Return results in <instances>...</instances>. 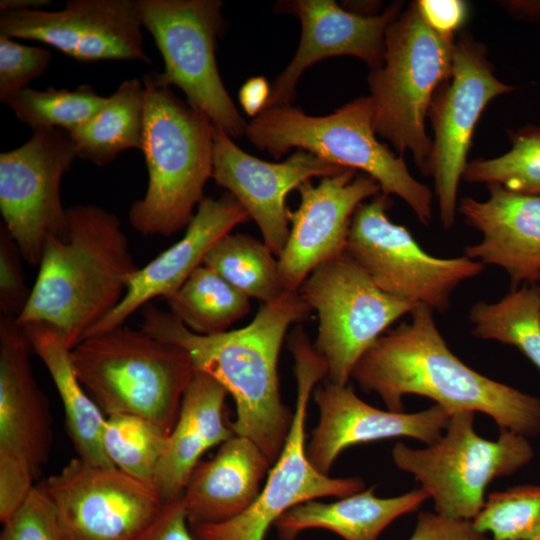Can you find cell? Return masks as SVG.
<instances>
[{
    "mask_svg": "<svg viewBox=\"0 0 540 540\" xmlns=\"http://www.w3.org/2000/svg\"><path fill=\"white\" fill-rule=\"evenodd\" d=\"M311 311L298 291H284L263 304L245 327L199 335L169 311L149 303L141 309L140 329L182 347L195 371L226 389L236 408L235 435L254 442L274 464L293 420L281 400L278 357L289 327L308 319Z\"/></svg>",
    "mask_w": 540,
    "mask_h": 540,
    "instance_id": "1",
    "label": "cell"
},
{
    "mask_svg": "<svg viewBox=\"0 0 540 540\" xmlns=\"http://www.w3.org/2000/svg\"><path fill=\"white\" fill-rule=\"evenodd\" d=\"M353 378L376 393L387 410L404 412L403 397H427L451 415L490 416L501 430L527 438L540 434V398L493 380L466 365L448 347L433 310L419 304L411 320L388 330L355 365Z\"/></svg>",
    "mask_w": 540,
    "mask_h": 540,
    "instance_id": "2",
    "label": "cell"
},
{
    "mask_svg": "<svg viewBox=\"0 0 540 540\" xmlns=\"http://www.w3.org/2000/svg\"><path fill=\"white\" fill-rule=\"evenodd\" d=\"M64 238L49 236L20 324L43 323L71 350L123 299L138 270L117 216L93 204L67 209Z\"/></svg>",
    "mask_w": 540,
    "mask_h": 540,
    "instance_id": "3",
    "label": "cell"
},
{
    "mask_svg": "<svg viewBox=\"0 0 540 540\" xmlns=\"http://www.w3.org/2000/svg\"><path fill=\"white\" fill-rule=\"evenodd\" d=\"M143 140L148 185L129 210L131 226L144 236L169 237L186 228L213 175L214 124L169 87L143 77Z\"/></svg>",
    "mask_w": 540,
    "mask_h": 540,
    "instance_id": "4",
    "label": "cell"
},
{
    "mask_svg": "<svg viewBox=\"0 0 540 540\" xmlns=\"http://www.w3.org/2000/svg\"><path fill=\"white\" fill-rule=\"evenodd\" d=\"M260 151L279 159L291 148L311 152L336 165L372 177L381 193L400 197L420 223L432 221V192L410 173L402 155L376 138L370 96L354 99L324 116L306 114L292 104L263 109L245 134Z\"/></svg>",
    "mask_w": 540,
    "mask_h": 540,
    "instance_id": "5",
    "label": "cell"
},
{
    "mask_svg": "<svg viewBox=\"0 0 540 540\" xmlns=\"http://www.w3.org/2000/svg\"><path fill=\"white\" fill-rule=\"evenodd\" d=\"M75 373L105 416L146 418L168 434L195 369L182 347L118 326L71 349Z\"/></svg>",
    "mask_w": 540,
    "mask_h": 540,
    "instance_id": "6",
    "label": "cell"
},
{
    "mask_svg": "<svg viewBox=\"0 0 540 540\" xmlns=\"http://www.w3.org/2000/svg\"><path fill=\"white\" fill-rule=\"evenodd\" d=\"M454 46V37L431 29L413 2L388 26L384 62L368 75L376 134L401 155L411 152L424 175L432 148L426 118L436 90L452 75Z\"/></svg>",
    "mask_w": 540,
    "mask_h": 540,
    "instance_id": "7",
    "label": "cell"
},
{
    "mask_svg": "<svg viewBox=\"0 0 540 540\" xmlns=\"http://www.w3.org/2000/svg\"><path fill=\"white\" fill-rule=\"evenodd\" d=\"M288 347L294 359L297 394L284 446L254 502L231 519L189 524L196 540H263L268 528L291 508L365 489L360 478H331L310 462L305 439L307 408L315 385L327 376V366L300 326L289 335Z\"/></svg>",
    "mask_w": 540,
    "mask_h": 540,
    "instance_id": "8",
    "label": "cell"
},
{
    "mask_svg": "<svg viewBox=\"0 0 540 540\" xmlns=\"http://www.w3.org/2000/svg\"><path fill=\"white\" fill-rule=\"evenodd\" d=\"M475 412L450 416L442 436L421 449L398 442L395 465L410 473L444 517L472 521L485 503V490L495 478L510 476L534 457L529 438L501 430L496 440L479 436Z\"/></svg>",
    "mask_w": 540,
    "mask_h": 540,
    "instance_id": "9",
    "label": "cell"
},
{
    "mask_svg": "<svg viewBox=\"0 0 540 540\" xmlns=\"http://www.w3.org/2000/svg\"><path fill=\"white\" fill-rule=\"evenodd\" d=\"M143 27L162 55L164 71L151 74L161 87L181 89L187 103L231 138L245 134L244 121L220 77L217 38L225 28L220 0H138Z\"/></svg>",
    "mask_w": 540,
    "mask_h": 540,
    "instance_id": "10",
    "label": "cell"
},
{
    "mask_svg": "<svg viewBox=\"0 0 540 540\" xmlns=\"http://www.w3.org/2000/svg\"><path fill=\"white\" fill-rule=\"evenodd\" d=\"M298 293L318 315L313 346L327 366L326 381L343 386L387 328L419 305L379 289L346 252L314 269Z\"/></svg>",
    "mask_w": 540,
    "mask_h": 540,
    "instance_id": "11",
    "label": "cell"
},
{
    "mask_svg": "<svg viewBox=\"0 0 540 540\" xmlns=\"http://www.w3.org/2000/svg\"><path fill=\"white\" fill-rule=\"evenodd\" d=\"M383 193L362 203L349 228L345 252L382 291L445 312L455 289L484 269L466 256L438 258L422 249L410 231L387 216Z\"/></svg>",
    "mask_w": 540,
    "mask_h": 540,
    "instance_id": "12",
    "label": "cell"
},
{
    "mask_svg": "<svg viewBox=\"0 0 540 540\" xmlns=\"http://www.w3.org/2000/svg\"><path fill=\"white\" fill-rule=\"evenodd\" d=\"M76 157L69 133L60 128L36 130L25 144L0 154L2 224L31 265H39L49 236L66 234L61 182Z\"/></svg>",
    "mask_w": 540,
    "mask_h": 540,
    "instance_id": "13",
    "label": "cell"
},
{
    "mask_svg": "<svg viewBox=\"0 0 540 540\" xmlns=\"http://www.w3.org/2000/svg\"><path fill=\"white\" fill-rule=\"evenodd\" d=\"M513 90L495 77L485 48L462 34L454 46L452 75L436 90L428 111L434 139L426 175L434 179L446 230L455 223L458 185L468 164L475 126L494 98Z\"/></svg>",
    "mask_w": 540,
    "mask_h": 540,
    "instance_id": "14",
    "label": "cell"
},
{
    "mask_svg": "<svg viewBox=\"0 0 540 540\" xmlns=\"http://www.w3.org/2000/svg\"><path fill=\"white\" fill-rule=\"evenodd\" d=\"M38 486L54 507L60 540H133L164 505L152 486L78 457Z\"/></svg>",
    "mask_w": 540,
    "mask_h": 540,
    "instance_id": "15",
    "label": "cell"
},
{
    "mask_svg": "<svg viewBox=\"0 0 540 540\" xmlns=\"http://www.w3.org/2000/svg\"><path fill=\"white\" fill-rule=\"evenodd\" d=\"M138 0H70L60 11L1 13L0 35L40 41L82 62L151 63L143 49Z\"/></svg>",
    "mask_w": 540,
    "mask_h": 540,
    "instance_id": "16",
    "label": "cell"
},
{
    "mask_svg": "<svg viewBox=\"0 0 540 540\" xmlns=\"http://www.w3.org/2000/svg\"><path fill=\"white\" fill-rule=\"evenodd\" d=\"M296 190L300 203L289 211L291 228L277 259L285 291H298L314 269L345 252L355 211L381 193L372 177L352 168L323 177L317 185L306 181Z\"/></svg>",
    "mask_w": 540,
    "mask_h": 540,
    "instance_id": "17",
    "label": "cell"
},
{
    "mask_svg": "<svg viewBox=\"0 0 540 540\" xmlns=\"http://www.w3.org/2000/svg\"><path fill=\"white\" fill-rule=\"evenodd\" d=\"M346 169L299 149L283 162L264 161L243 151L222 129L214 128L212 178L239 201L277 257L289 235L288 193L314 177L333 176Z\"/></svg>",
    "mask_w": 540,
    "mask_h": 540,
    "instance_id": "18",
    "label": "cell"
},
{
    "mask_svg": "<svg viewBox=\"0 0 540 540\" xmlns=\"http://www.w3.org/2000/svg\"><path fill=\"white\" fill-rule=\"evenodd\" d=\"M401 7L397 2L382 13L364 16L334 0L278 1L274 11L296 17L301 23V38L294 57L274 80L264 109L292 104L304 71L323 59L348 55L361 59L371 70L381 67L385 33L401 14Z\"/></svg>",
    "mask_w": 540,
    "mask_h": 540,
    "instance_id": "19",
    "label": "cell"
},
{
    "mask_svg": "<svg viewBox=\"0 0 540 540\" xmlns=\"http://www.w3.org/2000/svg\"><path fill=\"white\" fill-rule=\"evenodd\" d=\"M313 399L319 420L306 451L327 475L339 454L359 443L409 437L430 445L442 436L451 416L437 404L416 413L381 410L361 400L352 386L328 381L313 391Z\"/></svg>",
    "mask_w": 540,
    "mask_h": 540,
    "instance_id": "20",
    "label": "cell"
},
{
    "mask_svg": "<svg viewBox=\"0 0 540 540\" xmlns=\"http://www.w3.org/2000/svg\"><path fill=\"white\" fill-rule=\"evenodd\" d=\"M249 219L246 210L229 192L217 199L205 197L183 237L144 267L138 268L118 306L92 327L84 338L121 326L154 298H165L174 293L203 264L205 256L218 240Z\"/></svg>",
    "mask_w": 540,
    "mask_h": 540,
    "instance_id": "21",
    "label": "cell"
},
{
    "mask_svg": "<svg viewBox=\"0 0 540 540\" xmlns=\"http://www.w3.org/2000/svg\"><path fill=\"white\" fill-rule=\"evenodd\" d=\"M33 347L16 318L0 316V454L25 461L35 478L48 461L53 421L32 371Z\"/></svg>",
    "mask_w": 540,
    "mask_h": 540,
    "instance_id": "22",
    "label": "cell"
},
{
    "mask_svg": "<svg viewBox=\"0 0 540 540\" xmlns=\"http://www.w3.org/2000/svg\"><path fill=\"white\" fill-rule=\"evenodd\" d=\"M489 197L460 200L464 221L482 235V240L464 248V256L483 265L501 267L512 289L521 282L540 278V196L488 184Z\"/></svg>",
    "mask_w": 540,
    "mask_h": 540,
    "instance_id": "23",
    "label": "cell"
},
{
    "mask_svg": "<svg viewBox=\"0 0 540 540\" xmlns=\"http://www.w3.org/2000/svg\"><path fill=\"white\" fill-rule=\"evenodd\" d=\"M227 394L214 378L195 371L154 475L153 487L164 503L181 499L206 451L235 436L225 416Z\"/></svg>",
    "mask_w": 540,
    "mask_h": 540,
    "instance_id": "24",
    "label": "cell"
},
{
    "mask_svg": "<svg viewBox=\"0 0 540 540\" xmlns=\"http://www.w3.org/2000/svg\"><path fill=\"white\" fill-rule=\"evenodd\" d=\"M271 462L251 440L233 436L200 462L181 497L189 524L216 523L244 512L257 498Z\"/></svg>",
    "mask_w": 540,
    "mask_h": 540,
    "instance_id": "25",
    "label": "cell"
},
{
    "mask_svg": "<svg viewBox=\"0 0 540 540\" xmlns=\"http://www.w3.org/2000/svg\"><path fill=\"white\" fill-rule=\"evenodd\" d=\"M376 487L323 503L311 500L286 511L274 523L279 537L294 540L308 529H325L344 540H377L396 518L417 510L429 496L423 489L380 498Z\"/></svg>",
    "mask_w": 540,
    "mask_h": 540,
    "instance_id": "26",
    "label": "cell"
},
{
    "mask_svg": "<svg viewBox=\"0 0 540 540\" xmlns=\"http://www.w3.org/2000/svg\"><path fill=\"white\" fill-rule=\"evenodd\" d=\"M20 325L30 339L33 352L46 366L62 400L67 431L77 457L89 464L114 467L102 446L106 416L78 379L71 350L58 332L46 324Z\"/></svg>",
    "mask_w": 540,
    "mask_h": 540,
    "instance_id": "27",
    "label": "cell"
},
{
    "mask_svg": "<svg viewBox=\"0 0 540 540\" xmlns=\"http://www.w3.org/2000/svg\"><path fill=\"white\" fill-rule=\"evenodd\" d=\"M144 105L143 82H122L92 118L68 132L77 157L104 166L124 150H141Z\"/></svg>",
    "mask_w": 540,
    "mask_h": 540,
    "instance_id": "28",
    "label": "cell"
},
{
    "mask_svg": "<svg viewBox=\"0 0 540 540\" xmlns=\"http://www.w3.org/2000/svg\"><path fill=\"white\" fill-rule=\"evenodd\" d=\"M164 300L169 312L199 335L226 332L250 311V298L203 264Z\"/></svg>",
    "mask_w": 540,
    "mask_h": 540,
    "instance_id": "29",
    "label": "cell"
},
{
    "mask_svg": "<svg viewBox=\"0 0 540 540\" xmlns=\"http://www.w3.org/2000/svg\"><path fill=\"white\" fill-rule=\"evenodd\" d=\"M472 334L512 345L540 371V291L536 284L512 289L497 302L478 301L469 312Z\"/></svg>",
    "mask_w": 540,
    "mask_h": 540,
    "instance_id": "30",
    "label": "cell"
},
{
    "mask_svg": "<svg viewBox=\"0 0 540 540\" xmlns=\"http://www.w3.org/2000/svg\"><path fill=\"white\" fill-rule=\"evenodd\" d=\"M229 284L249 298L267 304L278 298L282 287L278 260L262 241L243 233L226 234L204 258Z\"/></svg>",
    "mask_w": 540,
    "mask_h": 540,
    "instance_id": "31",
    "label": "cell"
},
{
    "mask_svg": "<svg viewBox=\"0 0 540 540\" xmlns=\"http://www.w3.org/2000/svg\"><path fill=\"white\" fill-rule=\"evenodd\" d=\"M168 435L146 418L115 414L106 417L102 446L115 468L153 487Z\"/></svg>",
    "mask_w": 540,
    "mask_h": 540,
    "instance_id": "32",
    "label": "cell"
},
{
    "mask_svg": "<svg viewBox=\"0 0 540 540\" xmlns=\"http://www.w3.org/2000/svg\"><path fill=\"white\" fill-rule=\"evenodd\" d=\"M107 102L89 85L76 90L23 88L4 101L17 119L34 131L60 128L67 132L92 118Z\"/></svg>",
    "mask_w": 540,
    "mask_h": 540,
    "instance_id": "33",
    "label": "cell"
},
{
    "mask_svg": "<svg viewBox=\"0 0 540 540\" xmlns=\"http://www.w3.org/2000/svg\"><path fill=\"white\" fill-rule=\"evenodd\" d=\"M510 139L512 146L503 155L468 162L462 179L540 196V126H524L513 131Z\"/></svg>",
    "mask_w": 540,
    "mask_h": 540,
    "instance_id": "34",
    "label": "cell"
},
{
    "mask_svg": "<svg viewBox=\"0 0 540 540\" xmlns=\"http://www.w3.org/2000/svg\"><path fill=\"white\" fill-rule=\"evenodd\" d=\"M472 524L493 540H535L540 536V485L489 494Z\"/></svg>",
    "mask_w": 540,
    "mask_h": 540,
    "instance_id": "35",
    "label": "cell"
},
{
    "mask_svg": "<svg viewBox=\"0 0 540 540\" xmlns=\"http://www.w3.org/2000/svg\"><path fill=\"white\" fill-rule=\"evenodd\" d=\"M51 53L44 48L23 45L0 35V100L27 87L49 67Z\"/></svg>",
    "mask_w": 540,
    "mask_h": 540,
    "instance_id": "36",
    "label": "cell"
},
{
    "mask_svg": "<svg viewBox=\"0 0 540 540\" xmlns=\"http://www.w3.org/2000/svg\"><path fill=\"white\" fill-rule=\"evenodd\" d=\"M2 525L0 540H60L54 507L39 486Z\"/></svg>",
    "mask_w": 540,
    "mask_h": 540,
    "instance_id": "37",
    "label": "cell"
},
{
    "mask_svg": "<svg viewBox=\"0 0 540 540\" xmlns=\"http://www.w3.org/2000/svg\"><path fill=\"white\" fill-rule=\"evenodd\" d=\"M22 256L15 241L0 227V316L17 318L25 308L28 290L21 266Z\"/></svg>",
    "mask_w": 540,
    "mask_h": 540,
    "instance_id": "38",
    "label": "cell"
},
{
    "mask_svg": "<svg viewBox=\"0 0 540 540\" xmlns=\"http://www.w3.org/2000/svg\"><path fill=\"white\" fill-rule=\"evenodd\" d=\"M30 466L20 458L0 454V521L5 523L35 488Z\"/></svg>",
    "mask_w": 540,
    "mask_h": 540,
    "instance_id": "39",
    "label": "cell"
},
{
    "mask_svg": "<svg viewBox=\"0 0 540 540\" xmlns=\"http://www.w3.org/2000/svg\"><path fill=\"white\" fill-rule=\"evenodd\" d=\"M408 540H488L472 521L458 520L437 514L421 512Z\"/></svg>",
    "mask_w": 540,
    "mask_h": 540,
    "instance_id": "40",
    "label": "cell"
},
{
    "mask_svg": "<svg viewBox=\"0 0 540 540\" xmlns=\"http://www.w3.org/2000/svg\"><path fill=\"white\" fill-rule=\"evenodd\" d=\"M133 540H196L182 499L164 503L158 516Z\"/></svg>",
    "mask_w": 540,
    "mask_h": 540,
    "instance_id": "41",
    "label": "cell"
},
{
    "mask_svg": "<svg viewBox=\"0 0 540 540\" xmlns=\"http://www.w3.org/2000/svg\"><path fill=\"white\" fill-rule=\"evenodd\" d=\"M416 4L428 26L443 36L454 37L468 15V6L461 0H420Z\"/></svg>",
    "mask_w": 540,
    "mask_h": 540,
    "instance_id": "42",
    "label": "cell"
},
{
    "mask_svg": "<svg viewBox=\"0 0 540 540\" xmlns=\"http://www.w3.org/2000/svg\"><path fill=\"white\" fill-rule=\"evenodd\" d=\"M271 87L263 77L251 78L240 90V103L252 117L260 113L267 102Z\"/></svg>",
    "mask_w": 540,
    "mask_h": 540,
    "instance_id": "43",
    "label": "cell"
},
{
    "mask_svg": "<svg viewBox=\"0 0 540 540\" xmlns=\"http://www.w3.org/2000/svg\"><path fill=\"white\" fill-rule=\"evenodd\" d=\"M51 1L49 0H1L0 1V12H8L15 10H25V9H39L40 7L50 5Z\"/></svg>",
    "mask_w": 540,
    "mask_h": 540,
    "instance_id": "44",
    "label": "cell"
},
{
    "mask_svg": "<svg viewBox=\"0 0 540 540\" xmlns=\"http://www.w3.org/2000/svg\"><path fill=\"white\" fill-rule=\"evenodd\" d=\"M537 285H538L539 291H540V278H539V280H538V282H537Z\"/></svg>",
    "mask_w": 540,
    "mask_h": 540,
    "instance_id": "45",
    "label": "cell"
},
{
    "mask_svg": "<svg viewBox=\"0 0 540 540\" xmlns=\"http://www.w3.org/2000/svg\"><path fill=\"white\" fill-rule=\"evenodd\" d=\"M535 540H540V536L538 538H536Z\"/></svg>",
    "mask_w": 540,
    "mask_h": 540,
    "instance_id": "46",
    "label": "cell"
}]
</instances>
